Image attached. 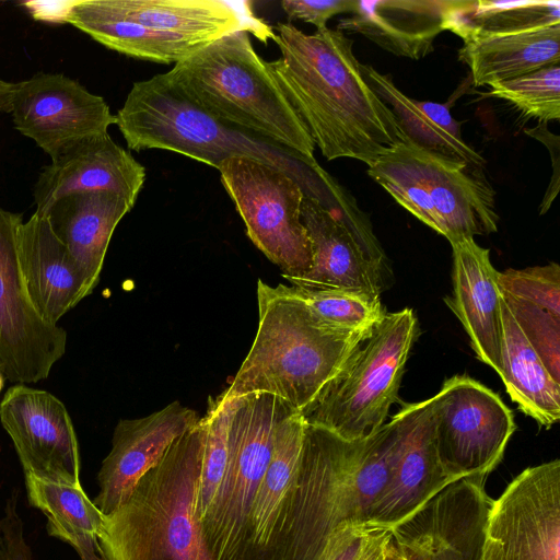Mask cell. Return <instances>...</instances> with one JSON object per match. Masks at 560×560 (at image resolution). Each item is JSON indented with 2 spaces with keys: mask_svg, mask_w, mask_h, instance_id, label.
I'll list each match as a JSON object with an SVG mask.
<instances>
[{
  "mask_svg": "<svg viewBox=\"0 0 560 560\" xmlns=\"http://www.w3.org/2000/svg\"><path fill=\"white\" fill-rule=\"evenodd\" d=\"M272 40L281 55L266 61L267 68L326 160L350 158L371 166L407 141L343 32L326 27L306 34L290 22L278 23Z\"/></svg>",
  "mask_w": 560,
  "mask_h": 560,
  "instance_id": "cell-1",
  "label": "cell"
},
{
  "mask_svg": "<svg viewBox=\"0 0 560 560\" xmlns=\"http://www.w3.org/2000/svg\"><path fill=\"white\" fill-rule=\"evenodd\" d=\"M402 428V409L358 441L305 422L295 481L270 560H319L336 529L369 523L389 479Z\"/></svg>",
  "mask_w": 560,
  "mask_h": 560,
  "instance_id": "cell-2",
  "label": "cell"
},
{
  "mask_svg": "<svg viewBox=\"0 0 560 560\" xmlns=\"http://www.w3.org/2000/svg\"><path fill=\"white\" fill-rule=\"evenodd\" d=\"M259 324L230 398L270 394L301 412L347 369L371 331L350 332L317 316L288 285L257 282Z\"/></svg>",
  "mask_w": 560,
  "mask_h": 560,
  "instance_id": "cell-3",
  "label": "cell"
},
{
  "mask_svg": "<svg viewBox=\"0 0 560 560\" xmlns=\"http://www.w3.org/2000/svg\"><path fill=\"white\" fill-rule=\"evenodd\" d=\"M205 429L200 418L104 515L95 542L103 560H213L197 512Z\"/></svg>",
  "mask_w": 560,
  "mask_h": 560,
  "instance_id": "cell-4",
  "label": "cell"
},
{
  "mask_svg": "<svg viewBox=\"0 0 560 560\" xmlns=\"http://www.w3.org/2000/svg\"><path fill=\"white\" fill-rule=\"evenodd\" d=\"M115 117L131 150L173 151L217 170L231 158L255 159L291 176L313 198L329 176L316 160L213 117L182 93L166 73L135 82Z\"/></svg>",
  "mask_w": 560,
  "mask_h": 560,
  "instance_id": "cell-5",
  "label": "cell"
},
{
  "mask_svg": "<svg viewBox=\"0 0 560 560\" xmlns=\"http://www.w3.org/2000/svg\"><path fill=\"white\" fill-rule=\"evenodd\" d=\"M250 33L236 31L198 48L166 72L189 100L231 126L315 160L314 141Z\"/></svg>",
  "mask_w": 560,
  "mask_h": 560,
  "instance_id": "cell-6",
  "label": "cell"
},
{
  "mask_svg": "<svg viewBox=\"0 0 560 560\" xmlns=\"http://www.w3.org/2000/svg\"><path fill=\"white\" fill-rule=\"evenodd\" d=\"M482 168L405 141L378 156L368 174L398 205L452 242L498 231L495 191Z\"/></svg>",
  "mask_w": 560,
  "mask_h": 560,
  "instance_id": "cell-7",
  "label": "cell"
},
{
  "mask_svg": "<svg viewBox=\"0 0 560 560\" xmlns=\"http://www.w3.org/2000/svg\"><path fill=\"white\" fill-rule=\"evenodd\" d=\"M415 312H386L347 369L301 416L348 441L363 440L384 423L418 336Z\"/></svg>",
  "mask_w": 560,
  "mask_h": 560,
  "instance_id": "cell-8",
  "label": "cell"
},
{
  "mask_svg": "<svg viewBox=\"0 0 560 560\" xmlns=\"http://www.w3.org/2000/svg\"><path fill=\"white\" fill-rule=\"evenodd\" d=\"M293 411L270 394L233 398L225 472L201 518L213 560H250L247 533L252 505L271 458L278 424Z\"/></svg>",
  "mask_w": 560,
  "mask_h": 560,
  "instance_id": "cell-9",
  "label": "cell"
},
{
  "mask_svg": "<svg viewBox=\"0 0 560 560\" xmlns=\"http://www.w3.org/2000/svg\"><path fill=\"white\" fill-rule=\"evenodd\" d=\"M254 245L282 270L290 283L312 268V245L301 219L299 183L261 161L235 156L218 168Z\"/></svg>",
  "mask_w": 560,
  "mask_h": 560,
  "instance_id": "cell-10",
  "label": "cell"
},
{
  "mask_svg": "<svg viewBox=\"0 0 560 560\" xmlns=\"http://www.w3.org/2000/svg\"><path fill=\"white\" fill-rule=\"evenodd\" d=\"M438 455L453 480L483 478L500 464L516 430L498 394L467 375L447 378L431 397Z\"/></svg>",
  "mask_w": 560,
  "mask_h": 560,
  "instance_id": "cell-11",
  "label": "cell"
},
{
  "mask_svg": "<svg viewBox=\"0 0 560 560\" xmlns=\"http://www.w3.org/2000/svg\"><path fill=\"white\" fill-rule=\"evenodd\" d=\"M22 213L0 208V370L13 384L48 377L66 352L67 332L44 320L30 302L20 273L18 231Z\"/></svg>",
  "mask_w": 560,
  "mask_h": 560,
  "instance_id": "cell-12",
  "label": "cell"
},
{
  "mask_svg": "<svg viewBox=\"0 0 560 560\" xmlns=\"http://www.w3.org/2000/svg\"><path fill=\"white\" fill-rule=\"evenodd\" d=\"M10 114L15 129L51 160L116 124L102 96L62 73L37 72L18 82Z\"/></svg>",
  "mask_w": 560,
  "mask_h": 560,
  "instance_id": "cell-13",
  "label": "cell"
},
{
  "mask_svg": "<svg viewBox=\"0 0 560 560\" xmlns=\"http://www.w3.org/2000/svg\"><path fill=\"white\" fill-rule=\"evenodd\" d=\"M486 538L506 560H560V460L517 475L489 509Z\"/></svg>",
  "mask_w": 560,
  "mask_h": 560,
  "instance_id": "cell-14",
  "label": "cell"
},
{
  "mask_svg": "<svg viewBox=\"0 0 560 560\" xmlns=\"http://www.w3.org/2000/svg\"><path fill=\"white\" fill-rule=\"evenodd\" d=\"M0 421L24 474L81 483L77 434L67 408L56 396L13 384L0 401Z\"/></svg>",
  "mask_w": 560,
  "mask_h": 560,
  "instance_id": "cell-15",
  "label": "cell"
},
{
  "mask_svg": "<svg viewBox=\"0 0 560 560\" xmlns=\"http://www.w3.org/2000/svg\"><path fill=\"white\" fill-rule=\"evenodd\" d=\"M199 419L195 410L173 401L147 417L119 420L97 474L100 491L93 502L98 510L108 515L125 503L140 478Z\"/></svg>",
  "mask_w": 560,
  "mask_h": 560,
  "instance_id": "cell-16",
  "label": "cell"
},
{
  "mask_svg": "<svg viewBox=\"0 0 560 560\" xmlns=\"http://www.w3.org/2000/svg\"><path fill=\"white\" fill-rule=\"evenodd\" d=\"M404 428L389 479L375 500L369 523L393 528L454 482L436 450L432 398L402 408Z\"/></svg>",
  "mask_w": 560,
  "mask_h": 560,
  "instance_id": "cell-17",
  "label": "cell"
},
{
  "mask_svg": "<svg viewBox=\"0 0 560 560\" xmlns=\"http://www.w3.org/2000/svg\"><path fill=\"white\" fill-rule=\"evenodd\" d=\"M145 180V168L108 132L86 138L44 166L34 187L35 212L45 213L73 194L110 192L132 207Z\"/></svg>",
  "mask_w": 560,
  "mask_h": 560,
  "instance_id": "cell-18",
  "label": "cell"
},
{
  "mask_svg": "<svg viewBox=\"0 0 560 560\" xmlns=\"http://www.w3.org/2000/svg\"><path fill=\"white\" fill-rule=\"evenodd\" d=\"M301 219L311 241L313 262L292 285L352 290L381 298L387 259L374 255L342 220L313 197L304 195Z\"/></svg>",
  "mask_w": 560,
  "mask_h": 560,
  "instance_id": "cell-19",
  "label": "cell"
},
{
  "mask_svg": "<svg viewBox=\"0 0 560 560\" xmlns=\"http://www.w3.org/2000/svg\"><path fill=\"white\" fill-rule=\"evenodd\" d=\"M453 252V295L445 303L467 332L478 360L502 372L501 291L490 250L472 237L450 242Z\"/></svg>",
  "mask_w": 560,
  "mask_h": 560,
  "instance_id": "cell-20",
  "label": "cell"
},
{
  "mask_svg": "<svg viewBox=\"0 0 560 560\" xmlns=\"http://www.w3.org/2000/svg\"><path fill=\"white\" fill-rule=\"evenodd\" d=\"M18 260L25 293L49 324L60 318L92 293L46 215L34 212L18 231Z\"/></svg>",
  "mask_w": 560,
  "mask_h": 560,
  "instance_id": "cell-21",
  "label": "cell"
},
{
  "mask_svg": "<svg viewBox=\"0 0 560 560\" xmlns=\"http://www.w3.org/2000/svg\"><path fill=\"white\" fill-rule=\"evenodd\" d=\"M456 0H355L337 30L358 33L384 50L419 60L434 50Z\"/></svg>",
  "mask_w": 560,
  "mask_h": 560,
  "instance_id": "cell-22",
  "label": "cell"
},
{
  "mask_svg": "<svg viewBox=\"0 0 560 560\" xmlns=\"http://www.w3.org/2000/svg\"><path fill=\"white\" fill-rule=\"evenodd\" d=\"M122 18L148 28L197 40L203 45L236 31L262 42L273 31L256 19L250 2L224 0H106Z\"/></svg>",
  "mask_w": 560,
  "mask_h": 560,
  "instance_id": "cell-23",
  "label": "cell"
},
{
  "mask_svg": "<svg viewBox=\"0 0 560 560\" xmlns=\"http://www.w3.org/2000/svg\"><path fill=\"white\" fill-rule=\"evenodd\" d=\"M131 209L118 195L84 192L62 197L43 213L91 291L97 285L112 235Z\"/></svg>",
  "mask_w": 560,
  "mask_h": 560,
  "instance_id": "cell-24",
  "label": "cell"
},
{
  "mask_svg": "<svg viewBox=\"0 0 560 560\" xmlns=\"http://www.w3.org/2000/svg\"><path fill=\"white\" fill-rule=\"evenodd\" d=\"M363 73L394 114L406 140L428 152L471 166L483 167V158L462 137V122L446 104L417 101L404 94L392 78L362 63Z\"/></svg>",
  "mask_w": 560,
  "mask_h": 560,
  "instance_id": "cell-25",
  "label": "cell"
},
{
  "mask_svg": "<svg viewBox=\"0 0 560 560\" xmlns=\"http://www.w3.org/2000/svg\"><path fill=\"white\" fill-rule=\"evenodd\" d=\"M458 58L476 86L512 80L560 62V24L465 42Z\"/></svg>",
  "mask_w": 560,
  "mask_h": 560,
  "instance_id": "cell-26",
  "label": "cell"
},
{
  "mask_svg": "<svg viewBox=\"0 0 560 560\" xmlns=\"http://www.w3.org/2000/svg\"><path fill=\"white\" fill-rule=\"evenodd\" d=\"M305 421L299 411L291 412L278 424L271 458L249 513L247 541L250 560L270 557L295 481Z\"/></svg>",
  "mask_w": 560,
  "mask_h": 560,
  "instance_id": "cell-27",
  "label": "cell"
},
{
  "mask_svg": "<svg viewBox=\"0 0 560 560\" xmlns=\"http://www.w3.org/2000/svg\"><path fill=\"white\" fill-rule=\"evenodd\" d=\"M502 298V295H501ZM501 380L511 400L540 427L549 429L560 419V383H557L529 345L501 299Z\"/></svg>",
  "mask_w": 560,
  "mask_h": 560,
  "instance_id": "cell-28",
  "label": "cell"
},
{
  "mask_svg": "<svg viewBox=\"0 0 560 560\" xmlns=\"http://www.w3.org/2000/svg\"><path fill=\"white\" fill-rule=\"evenodd\" d=\"M69 24L108 49L164 65H175L205 46L197 40L129 21L116 13L106 0H79Z\"/></svg>",
  "mask_w": 560,
  "mask_h": 560,
  "instance_id": "cell-29",
  "label": "cell"
},
{
  "mask_svg": "<svg viewBox=\"0 0 560 560\" xmlns=\"http://www.w3.org/2000/svg\"><path fill=\"white\" fill-rule=\"evenodd\" d=\"M560 24V1L456 0L446 19V30L463 42Z\"/></svg>",
  "mask_w": 560,
  "mask_h": 560,
  "instance_id": "cell-30",
  "label": "cell"
},
{
  "mask_svg": "<svg viewBox=\"0 0 560 560\" xmlns=\"http://www.w3.org/2000/svg\"><path fill=\"white\" fill-rule=\"evenodd\" d=\"M30 504L47 516V532L71 547L95 540L104 514L86 495L81 483L52 480L24 474Z\"/></svg>",
  "mask_w": 560,
  "mask_h": 560,
  "instance_id": "cell-31",
  "label": "cell"
},
{
  "mask_svg": "<svg viewBox=\"0 0 560 560\" xmlns=\"http://www.w3.org/2000/svg\"><path fill=\"white\" fill-rule=\"evenodd\" d=\"M289 289L323 320L345 331H371L386 314L381 298L363 292L299 285Z\"/></svg>",
  "mask_w": 560,
  "mask_h": 560,
  "instance_id": "cell-32",
  "label": "cell"
},
{
  "mask_svg": "<svg viewBox=\"0 0 560 560\" xmlns=\"http://www.w3.org/2000/svg\"><path fill=\"white\" fill-rule=\"evenodd\" d=\"M232 407L233 398L221 393L209 399L208 411L202 417L206 429L197 499L200 522L211 506L225 472Z\"/></svg>",
  "mask_w": 560,
  "mask_h": 560,
  "instance_id": "cell-33",
  "label": "cell"
},
{
  "mask_svg": "<svg viewBox=\"0 0 560 560\" xmlns=\"http://www.w3.org/2000/svg\"><path fill=\"white\" fill-rule=\"evenodd\" d=\"M491 88L492 96L512 103L525 116L545 122L560 118V65L547 66Z\"/></svg>",
  "mask_w": 560,
  "mask_h": 560,
  "instance_id": "cell-34",
  "label": "cell"
},
{
  "mask_svg": "<svg viewBox=\"0 0 560 560\" xmlns=\"http://www.w3.org/2000/svg\"><path fill=\"white\" fill-rule=\"evenodd\" d=\"M501 295L551 377L560 383V318L508 293Z\"/></svg>",
  "mask_w": 560,
  "mask_h": 560,
  "instance_id": "cell-35",
  "label": "cell"
},
{
  "mask_svg": "<svg viewBox=\"0 0 560 560\" xmlns=\"http://www.w3.org/2000/svg\"><path fill=\"white\" fill-rule=\"evenodd\" d=\"M501 292L560 318V267L557 262L498 272Z\"/></svg>",
  "mask_w": 560,
  "mask_h": 560,
  "instance_id": "cell-36",
  "label": "cell"
},
{
  "mask_svg": "<svg viewBox=\"0 0 560 560\" xmlns=\"http://www.w3.org/2000/svg\"><path fill=\"white\" fill-rule=\"evenodd\" d=\"M381 528L371 523L342 525L328 538L319 560H357L370 538Z\"/></svg>",
  "mask_w": 560,
  "mask_h": 560,
  "instance_id": "cell-37",
  "label": "cell"
},
{
  "mask_svg": "<svg viewBox=\"0 0 560 560\" xmlns=\"http://www.w3.org/2000/svg\"><path fill=\"white\" fill-rule=\"evenodd\" d=\"M0 560H33L24 536L23 521L18 512L15 492L8 498L0 517Z\"/></svg>",
  "mask_w": 560,
  "mask_h": 560,
  "instance_id": "cell-38",
  "label": "cell"
},
{
  "mask_svg": "<svg viewBox=\"0 0 560 560\" xmlns=\"http://www.w3.org/2000/svg\"><path fill=\"white\" fill-rule=\"evenodd\" d=\"M280 4L289 20H300L323 30L334 15L351 13L355 0H283Z\"/></svg>",
  "mask_w": 560,
  "mask_h": 560,
  "instance_id": "cell-39",
  "label": "cell"
},
{
  "mask_svg": "<svg viewBox=\"0 0 560 560\" xmlns=\"http://www.w3.org/2000/svg\"><path fill=\"white\" fill-rule=\"evenodd\" d=\"M524 132L544 143L551 155L552 177L539 207V213H546L559 192L560 174V137L549 131L547 122L539 121L534 128H525Z\"/></svg>",
  "mask_w": 560,
  "mask_h": 560,
  "instance_id": "cell-40",
  "label": "cell"
},
{
  "mask_svg": "<svg viewBox=\"0 0 560 560\" xmlns=\"http://www.w3.org/2000/svg\"><path fill=\"white\" fill-rule=\"evenodd\" d=\"M79 0H32L21 5L36 21L49 23H70L73 10Z\"/></svg>",
  "mask_w": 560,
  "mask_h": 560,
  "instance_id": "cell-41",
  "label": "cell"
},
{
  "mask_svg": "<svg viewBox=\"0 0 560 560\" xmlns=\"http://www.w3.org/2000/svg\"><path fill=\"white\" fill-rule=\"evenodd\" d=\"M392 536V528L383 527L368 541L357 560H385L386 548Z\"/></svg>",
  "mask_w": 560,
  "mask_h": 560,
  "instance_id": "cell-42",
  "label": "cell"
},
{
  "mask_svg": "<svg viewBox=\"0 0 560 560\" xmlns=\"http://www.w3.org/2000/svg\"><path fill=\"white\" fill-rule=\"evenodd\" d=\"M15 88L16 83L0 78V113L10 114Z\"/></svg>",
  "mask_w": 560,
  "mask_h": 560,
  "instance_id": "cell-43",
  "label": "cell"
},
{
  "mask_svg": "<svg viewBox=\"0 0 560 560\" xmlns=\"http://www.w3.org/2000/svg\"><path fill=\"white\" fill-rule=\"evenodd\" d=\"M95 540H82L72 546L81 560H103L96 551Z\"/></svg>",
  "mask_w": 560,
  "mask_h": 560,
  "instance_id": "cell-44",
  "label": "cell"
},
{
  "mask_svg": "<svg viewBox=\"0 0 560 560\" xmlns=\"http://www.w3.org/2000/svg\"><path fill=\"white\" fill-rule=\"evenodd\" d=\"M478 560H506L499 545L488 538L485 539L481 555Z\"/></svg>",
  "mask_w": 560,
  "mask_h": 560,
  "instance_id": "cell-45",
  "label": "cell"
},
{
  "mask_svg": "<svg viewBox=\"0 0 560 560\" xmlns=\"http://www.w3.org/2000/svg\"><path fill=\"white\" fill-rule=\"evenodd\" d=\"M385 560H405L404 557L401 556L400 551L396 547L392 536L387 544Z\"/></svg>",
  "mask_w": 560,
  "mask_h": 560,
  "instance_id": "cell-46",
  "label": "cell"
},
{
  "mask_svg": "<svg viewBox=\"0 0 560 560\" xmlns=\"http://www.w3.org/2000/svg\"><path fill=\"white\" fill-rule=\"evenodd\" d=\"M4 381H5V377H4V375L2 374V372L0 370V392L2 390V387L4 385Z\"/></svg>",
  "mask_w": 560,
  "mask_h": 560,
  "instance_id": "cell-47",
  "label": "cell"
},
{
  "mask_svg": "<svg viewBox=\"0 0 560 560\" xmlns=\"http://www.w3.org/2000/svg\"><path fill=\"white\" fill-rule=\"evenodd\" d=\"M255 560H270V559L268 557H259V558H257Z\"/></svg>",
  "mask_w": 560,
  "mask_h": 560,
  "instance_id": "cell-48",
  "label": "cell"
}]
</instances>
